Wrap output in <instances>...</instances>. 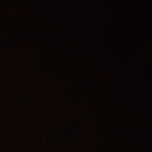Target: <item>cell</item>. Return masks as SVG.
Here are the masks:
<instances>
[]
</instances>
